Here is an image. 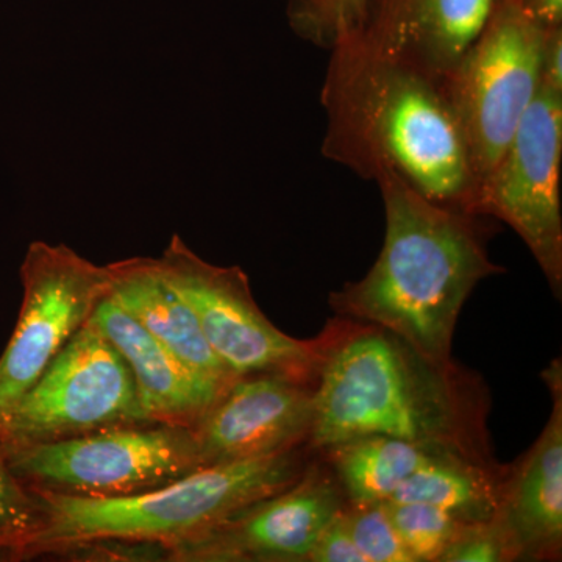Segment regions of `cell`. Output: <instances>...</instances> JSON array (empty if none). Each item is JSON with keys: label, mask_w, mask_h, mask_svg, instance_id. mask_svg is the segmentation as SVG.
Here are the masks:
<instances>
[{"label": "cell", "mask_w": 562, "mask_h": 562, "mask_svg": "<svg viewBox=\"0 0 562 562\" xmlns=\"http://www.w3.org/2000/svg\"><path fill=\"white\" fill-rule=\"evenodd\" d=\"M491 405L482 376L460 362L438 364L386 328L339 317L317 376L308 447L382 435L495 465Z\"/></svg>", "instance_id": "1"}, {"label": "cell", "mask_w": 562, "mask_h": 562, "mask_svg": "<svg viewBox=\"0 0 562 562\" xmlns=\"http://www.w3.org/2000/svg\"><path fill=\"white\" fill-rule=\"evenodd\" d=\"M330 54L322 155L364 180L395 172L428 201L475 214V173L441 81L358 35Z\"/></svg>", "instance_id": "2"}, {"label": "cell", "mask_w": 562, "mask_h": 562, "mask_svg": "<svg viewBox=\"0 0 562 562\" xmlns=\"http://www.w3.org/2000/svg\"><path fill=\"white\" fill-rule=\"evenodd\" d=\"M375 183L386 216L382 251L362 279L331 292L330 308L450 364L462 306L480 281L505 272L487 254L491 227L483 216L428 201L395 172Z\"/></svg>", "instance_id": "3"}, {"label": "cell", "mask_w": 562, "mask_h": 562, "mask_svg": "<svg viewBox=\"0 0 562 562\" xmlns=\"http://www.w3.org/2000/svg\"><path fill=\"white\" fill-rule=\"evenodd\" d=\"M314 453L302 443L262 457L203 465L165 486L121 497L32 491L40 525L25 554L60 552L92 541L176 546L286 490L301 479Z\"/></svg>", "instance_id": "4"}, {"label": "cell", "mask_w": 562, "mask_h": 562, "mask_svg": "<svg viewBox=\"0 0 562 562\" xmlns=\"http://www.w3.org/2000/svg\"><path fill=\"white\" fill-rule=\"evenodd\" d=\"M546 31L520 0H495L483 31L439 80L460 125L476 187L501 160L539 90Z\"/></svg>", "instance_id": "5"}, {"label": "cell", "mask_w": 562, "mask_h": 562, "mask_svg": "<svg viewBox=\"0 0 562 562\" xmlns=\"http://www.w3.org/2000/svg\"><path fill=\"white\" fill-rule=\"evenodd\" d=\"M0 447L29 490L79 497L139 494L203 468L194 428L154 422Z\"/></svg>", "instance_id": "6"}, {"label": "cell", "mask_w": 562, "mask_h": 562, "mask_svg": "<svg viewBox=\"0 0 562 562\" xmlns=\"http://www.w3.org/2000/svg\"><path fill=\"white\" fill-rule=\"evenodd\" d=\"M158 260L172 286L195 313L211 349L236 379L277 373L317 383L338 333L339 317L328 322L314 338H292L261 312L243 269L202 260L177 235Z\"/></svg>", "instance_id": "7"}, {"label": "cell", "mask_w": 562, "mask_h": 562, "mask_svg": "<svg viewBox=\"0 0 562 562\" xmlns=\"http://www.w3.org/2000/svg\"><path fill=\"white\" fill-rule=\"evenodd\" d=\"M149 422L127 362L88 321L0 417V446L60 441Z\"/></svg>", "instance_id": "8"}, {"label": "cell", "mask_w": 562, "mask_h": 562, "mask_svg": "<svg viewBox=\"0 0 562 562\" xmlns=\"http://www.w3.org/2000/svg\"><path fill=\"white\" fill-rule=\"evenodd\" d=\"M562 94L539 87L495 168L479 184L476 216L505 222L527 244L554 297L562 292Z\"/></svg>", "instance_id": "9"}, {"label": "cell", "mask_w": 562, "mask_h": 562, "mask_svg": "<svg viewBox=\"0 0 562 562\" xmlns=\"http://www.w3.org/2000/svg\"><path fill=\"white\" fill-rule=\"evenodd\" d=\"M21 313L0 357V417L46 371L109 294V269L69 247L32 243L21 266Z\"/></svg>", "instance_id": "10"}, {"label": "cell", "mask_w": 562, "mask_h": 562, "mask_svg": "<svg viewBox=\"0 0 562 562\" xmlns=\"http://www.w3.org/2000/svg\"><path fill=\"white\" fill-rule=\"evenodd\" d=\"M335 473L314 453L301 479L169 547L173 560L306 562L314 542L346 506Z\"/></svg>", "instance_id": "11"}, {"label": "cell", "mask_w": 562, "mask_h": 562, "mask_svg": "<svg viewBox=\"0 0 562 562\" xmlns=\"http://www.w3.org/2000/svg\"><path fill=\"white\" fill-rule=\"evenodd\" d=\"M316 384L277 373L235 380L194 427L202 464L247 460L308 443Z\"/></svg>", "instance_id": "12"}, {"label": "cell", "mask_w": 562, "mask_h": 562, "mask_svg": "<svg viewBox=\"0 0 562 562\" xmlns=\"http://www.w3.org/2000/svg\"><path fill=\"white\" fill-rule=\"evenodd\" d=\"M495 0H366L368 46L441 80L479 36Z\"/></svg>", "instance_id": "13"}, {"label": "cell", "mask_w": 562, "mask_h": 562, "mask_svg": "<svg viewBox=\"0 0 562 562\" xmlns=\"http://www.w3.org/2000/svg\"><path fill=\"white\" fill-rule=\"evenodd\" d=\"M552 414L535 443L508 464L497 517L512 531L520 561H560L562 554V368L542 372Z\"/></svg>", "instance_id": "14"}, {"label": "cell", "mask_w": 562, "mask_h": 562, "mask_svg": "<svg viewBox=\"0 0 562 562\" xmlns=\"http://www.w3.org/2000/svg\"><path fill=\"white\" fill-rule=\"evenodd\" d=\"M131 369L140 405L154 424L194 428L227 386L181 361L124 312L109 294L90 317Z\"/></svg>", "instance_id": "15"}, {"label": "cell", "mask_w": 562, "mask_h": 562, "mask_svg": "<svg viewBox=\"0 0 562 562\" xmlns=\"http://www.w3.org/2000/svg\"><path fill=\"white\" fill-rule=\"evenodd\" d=\"M106 269L110 297L166 349L222 386L238 380L211 349L195 313L165 276L160 260L131 258Z\"/></svg>", "instance_id": "16"}, {"label": "cell", "mask_w": 562, "mask_h": 562, "mask_svg": "<svg viewBox=\"0 0 562 562\" xmlns=\"http://www.w3.org/2000/svg\"><path fill=\"white\" fill-rule=\"evenodd\" d=\"M508 464H482L457 454H432L390 502L425 503L460 522H482L501 512ZM387 502V501H386Z\"/></svg>", "instance_id": "17"}, {"label": "cell", "mask_w": 562, "mask_h": 562, "mask_svg": "<svg viewBox=\"0 0 562 562\" xmlns=\"http://www.w3.org/2000/svg\"><path fill=\"white\" fill-rule=\"evenodd\" d=\"M335 473L344 497L351 505L390 501L409 476L432 454L390 436L369 435L317 450Z\"/></svg>", "instance_id": "18"}, {"label": "cell", "mask_w": 562, "mask_h": 562, "mask_svg": "<svg viewBox=\"0 0 562 562\" xmlns=\"http://www.w3.org/2000/svg\"><path fill=\"white\" fill-rule=\"evenodd\" d=\"M366 0H288L292 32L306 43L330 50L360 32Z\"/></svg>", "instance_id": "19"}, {"label": "cell", "mask_w": 562, "mask_h": 562, "mask_svg": "<svg viewBox=\"0 0 562 562\" xmlns=\"http://www.w3.org/2000/svg\"><path fill=\"white\" fill-rule=\"evenodd\" d=\"M384 506L414 562H439L462 524L425 503L387 501Z\"/></svg>", "instance_id": "20"}, {"label": "cell", "mask_w": 562, "mask_h": 562, "mask_svg": "<svg viewBox=\"0 0 562 562\" xmlns=\"http://www.w3.org/2000/svg\"><path fill=\"white\" fill-rule=\"evenodd\" d=\"M342 517L366 562H414L391 522L384 502L346 503Z\"/></svg>", "instance_id": "21"}, {"label": "cell", "mask_w": 562, "mask_h": 562, "mask_svg": "<svg viewBox=\"0 0 562 562\" xmlns=\"http://www.w3.org/2000/svg\"><path fill=\"white\" fill-rule=\"evenodd\" d=\"M40 525L35 494L14 476L0 447V550L25 554Z\"/></svg>", "instance_id": "22"}, {"label": "cell", "mask_w": 562, "mask_h": 562, "mask_svg": "<svg viewBox=\"0 0 562 562\" xmlns=\"http://www.w3.org/2000/svg\"><path fill=\"white\" fill-rule=\"evenodd\" d=\"M520 561L512 531L498 519L462 522L439 562Z\"/></svg>", "instance_id": "23"}, {"label": "cell", "mask_w": 562, "mask_h": 562, "mask_svg": "<svg viewBox=\"0 0 562 562\" xmlns=\"http://www.w3.org/2000/svg\"><path fill=\"white\" fill-rule=\"evenodd\" d=\"M342 509L317 536L306 562H366V558L350 538L344 522Z\"/></svg>", "instance_id": "24"}, {"label": "cell", "mask_w": 562, "mask_h": 562, "mask_svg": "<svg viewBox=\"0 0 562 562\" xmlns=\"http://www.w3.org/2000/svg\"><path fill=\"white\" fill-rule=\"evenodd\" d=\"M539 87L562 94V27L547 29L543 35Z\"/></svg>", "instance_id": "25"}, {"label": "cell", "mask_w": 562, "mask_h": 562, "mask_svg": "<svg viewBox=\"0 0 562 562\" xmlns=\"http://www.w3.org/2000/svg\"><path fill=\"white\" fill-rule=\"evenodd\" d=\"M524 10L542 29L562 27V0H520Z\"/></svg>", "instance_id": "26"}]
</instances>
